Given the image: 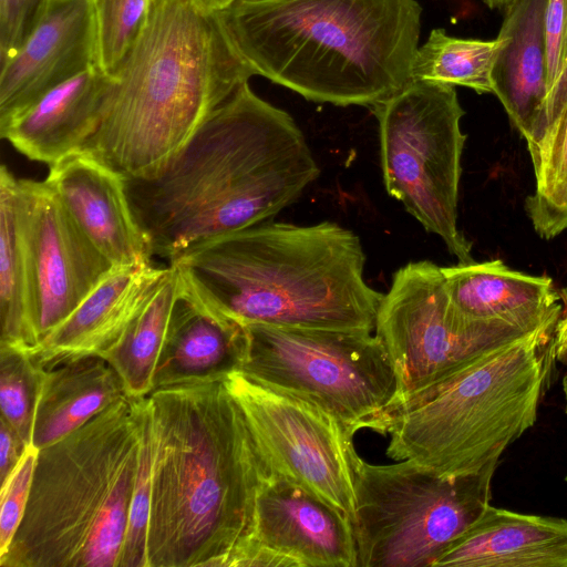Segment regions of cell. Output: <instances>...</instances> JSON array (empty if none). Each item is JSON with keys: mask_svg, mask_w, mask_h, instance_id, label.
Here are the masks:
<instances>
[{"mask_svg": "<svg viewBox=\"0 0 567 567\" xmlns=\"http://www.w3.org/2000/svg\"><path fill=\"white\" fill-rule=\"evenodd\" d=\"M38 449L30 444L9 480L0 486V557H2L23 518L27 507Z\"/></svg>", "mask_w": 567, "mask_h": 567, "instance_id": "obj_31", "label": "cell"}, {"mask_svg": "<svg viewBox=\"0 0 567 567\" xmlns=\"http://www.w3.org/2000/svg\"><path fill=\"white\" fill-rule=\"evenodd\" d=\"M513 0H483L489 9H505Z\"/></svg>", "mask_w": 567, "mask_h": 567, "instance_id": "obj_39", "label": "cell"}, {"mask_svg": "<svg viewBox=\"0 0 567 567\" xmlns=\"http://www.w3.org/2000/svg\"><path fill=\"white\" fill-rule=\"evenodd\" d=\"M147 567H221L271 473L224 380L154 390Z\"/></svg>", "mask_w": 567, "mask_h": 567, "instance_id": "obj_2", "label": "cell"}, {"mask_svg": "<svg viewBox=\"0 0 567 567\" xmlns=\"http://www.w3.org/2000/svg\"><path fill=\"white\" fill-rule=\"evenodd\" d=\"M96 64L92 0H47L23 44L1 63L0 125L51 89Z\"/></svg>", "mask_w": 567, "mask_h": 567, "instance_id": "obj_14", "label": "cell"}, {"mask_svg": "<svg viewBox=\"0 0 567 567\" xmlns=\"http://www.w3.org/2000/svg\"><path fill=\"white\" fill-rule=\"evenodd\" d=\"M564 339H567V313L561 316V318L559 319L554 336L555 342L561 341Z\"/></svg>", "mask_w": 567, "mask_h": 567, "instance_id": "obj_37", "label": "cell"}, {"mask_svg": "<svg viewBox=\"0 0 567 567\" xmlns=\"http://www.w3.org/2000/svg\"><path fill=\"white\" fill-rule=\"evenodd\" d=\"M182 289L178 270L167 265L164 276L120 339L101 357L118 373L131 398L153 391V378L168 321Z\"/></svg>", "mask_w": 567, "mask_h": 567, "instance_id": "obj_25", "label": "cell"}, {"mask_svg": "<svg viewBox=\"0 0 567 567\" xmlns=\"http://www.w3.org/2000/svg\"><path fill=\"white\" fill-rule=\"evenodd\" d=\"M18 218L41 342L114 266L44 181L18 179Z\"/></svg>", "mask_w": 567, "mask_h": 567, "instance_id": "obj_13", "label": "cell"}, {"mask_svg": "<svg viewBox=\"0 0 567 567\" xmlns=\"http://www.w3.org/2000/svg\"><path fill=\"white\" fill-rule=\"evenodd\" d=\"M152 419L146 396L142 413L140 462L118 567H147V537L152 505Z\"/></svg>", "mask_w": 567, "mask_h": 567, "instance_id": "obj_30", "label": "cell"}, {"mask_svg": "<svg viewBox=\"0 0 567 567\" xmlns=\"http://www.w3.org/2000/svg\"><path fill=\"white\" fill-rule=\"evenodd\" d=\"M498 463L480 473L441 476L409 460L354 463L352 522L360 567L433 566L492 498Z\"/></svg>", "mask_w": 567, "mask_h": 567, "instance_id": "obj_8", "label": "cell"}, {"mask_svg": "<svg viewBox=\"0 0 567 567\" xmlns=\"http://www.w3.org/2000/svg\"><path fill=\"white\" fill-rule=\"evenodd\" d=\"M567 104V60L548 91L544 113V130ZM544 132V131H543Z\"/></svg>", "mask_w": 567, "mask_h": 567, "instance_id": "obj_35", "label": "cell"}, {"mask_svg": "<svg viewBox=\"0 0 567 567\" xmlns=\"http://www.w3.org/2000/svg\"><path fill=\"white\" fill-rule=\"evenodd\" d=\"M251 76L214 14L193 0H151L83 152L124 179L153 177Z\"/></svg>", "mask_w": 567, "mask_h": 567, "instance_id": "obj_5", "label": "cell"}, {"mask_svg": "<svg viewBox=\"0 0 567 567\" xmlns=\"http://www.w3.org/2000/svg\"><path fill=\"white\" fill-rule=\"evenodd\" d=\"M372 110L388 194L427 233L441 237L460 264L473 262L472 244L457 226L466 135L454 85L411 80Z\"/></svg>", "mask_w": 567, "mask_h": 567, "instance_id": "obj_10", "label": "cell"}, {"mask_svg": "<svg viewBox=\"0 0 567 567\" xmlns=\"http://www.w3.org/2000/svg\"><path fill=\"white\" fill-rule=\"evenodd\" d=\"M567 567V518L486 507L433 567Z\"/></svg>", "mask_w": 567, "mask_h": 567, "instance_id": "obj_22", "label": "cell"}, {"mask_svg": "<svg viewBox=\"0 0 567 567\" xmlns=\"http://www.w3.org/2000/svg\"><path fill=\"white\" fill-rule=\"evenodd\" d=\"M545 34L549 91L567 60V0H547Z\"/></svg>", "mask_w": 567, "mask_h": 567, "instance_id": "obj_33", "label": "cell"}, {"mask_svg": "<svg viewBox=\"0 0 567 567\" xmlns=\"http://www.w3.org/2000/svg\"><path fill=\"white\" fill-rule=\"evenodd\" d=\"M44 182L115 268L152 261L116 172L81 151L49 166Z\"/></svg>", "mask_w": 567, "mask_h": 567, "instance_id": "obj_16", "label": "cell"}, {"mask_svg": "<svg viewBox=\"0 0 567 567\" xmlns=\"http://www.w3.org/2000/svg\"><path fill=\"white\" fill-rule=\"evenodd\" d=\"M47 0H0V62L12 56L38 22Z\"/></svg>", "mask_w": 567, "mask_h": 567, "instance_id": "obj_32", "label": "cell"}, {"mask_svg": "<svg viewBox=\"0 0 567 567\" xmlns=\"http://www.w3.org/2000/svg\"><path fill=\"white\" fill-rule=\"evenodd\" d=\"M547 0H513L496 37L492 90L527 144L544 131L548 94L545 10Z\"/></svg>", "mask_w": 567, "mask_h": 567, "instance_id": "obj_20", "label": "cell"}, {"mask_svg": "<svg viewBox=\"0 0 567 567\" xmlns=\"http://www.w3.org/2000/svg\"><path fill=\"white\" fill-rule=\"evenodd\" d=\"M115 369L101 355H85L44 369L32 444L48 446L126 396Z\"/></svg>", "mask_w": 567, "mask_h": 567, "instance_id": "obj_23", "label": "cell"}, {"mask_svg": "<svg viewBox=\"0 0 567 567\" xmlns=\"http://www.w3.org/2000/svg\"><path fill=\"white\" fill-rule=\"evenodd\" d=\"M44 368L27 351L0 346V408L3 417L28 445Z\"/></svg>", "mask_w": 567, "mask_h": 567, "instance_id": "obj_28", "label": "cell"}, {"mask_svg": "<svg viewBox=\"0 0 567 567\" xmlns=\"http://www.w3.org/2000/svg\"><path fill=\"white\" fill-rule=\"evenodd\" d=\"M374 331L395 371L394 402L532 333L503 320L463 315L450 299L441 267L427 260L409 262L395 271Z\"/></svg>", "mask_w": 567, "mask_h": 567, "instance_id": "obj_11", "label": "cell"}, {"mask_svg": "<svg viewBox=\"0 0 567 567\" xmlns=\"http://www.w3.org/2000/svg\"><path fill=\"white\" fill-rule=\"evenodd\" d=\"M239 0H193L199 11L205 14H215L220 12Z\"/></svg>", "mask_w": 567, "mask_h": 567, "instance_id": "obj_36", "label": "cell"}, {"mask_svg": "<svg viewBox=\"0 0 567 567\" xmlns=\"http://www.w3.org/2000/svg\"><path fill=\"white\" fill-rule=\"evenodd\" d=\"M97 34V65L114 76L138 39L151 0H92Z\"/></svg>", "mask_w": 567, "mask_h": 567, "instance_id": "obj_29", "label": "cell"}, {"mask_svg": "<svg viewBox=\"0 0 567 567\" xmlns=\"http://www.w3.org/2000/svg\"><path fill=\"white\" fill-rule=\"evenodd\" d=\"M168 264L200 300L241 324L373 332L384 296L364 280L358 235L332 221L266 220Z\"/></svg>", "mask_w": 567, "mask_h": 567, "instance_id": "obj_3", "label": "cell"}, {"mask_svg": "<svg viewBox=\"0 0 567 567\" xmlns=\"http://www.w3.org/2000/svg\"><path fill=\"white\" fill-rule=\"evenodd\" d=\"M249 536L293 567H359L351 520L277 475L266 478L257 493Z\"/></svg>", "mask_w": 567, "mask_h": 567, "instance_id": "obj_15", "label": "cell"}, {"mask_svg": "<svg viewBox=\"0 0 567 567\" xmlns=\"http://www.w3.org/2000/svg\"><path fill=\"white\" fill-rule=\"evenodd\" d=\"M441 269L451 301L466 317L555 332L563 306L550 278L516 271L499 259Z\"/></svg>", "mask_w": 567, "mask_h": 567, "instance_id": "obj_21", "label": "cell"}, {"mask_svg": "<svg viewBox=\"0 0 567 567\" xmlns=\"http://www.w3.org/2000/svg\"><path fill=\"white\" fill-rule=\"evenodd\" d=\"M566 482H567V476H566Z\"/></svg>", "mask_w": 567, "mask_h": 567, "instance_id": "obj_41", "label": "cell"}, {"mask_svg": "<svg viewBox=\"0 0 567 567\" xmlns=\"http://www.w3.org/2000/svg\"><path fill=\"white\" fill-rule=\"evenodd\" d=\"M113 84L114 76L96 64L0 125V136L27 158L51 166L83 151L97 130Z\"/></svg>", "mask_w": 567, "mask_h": 567, "instance_id": "obj_17", "label": "cell"}, {"mask_svg": "<svg viewBox=\"0 0 567 567\" xmlns=\"http://www.w3.org/2000/svg\"><path fill=\"white\" fill-rule=\"evenodd\" d=\"M245 350L244 324L210 308L182 280L156 363L153 391L224 380L238 371Z\"/></svg>", "mask_w": 567, "mask_h": 567, "instance_id": "obj_19", "label": "cell"}, {"mask_svg": "<svg viewBox=\"0 0 567 567\" xmlns=\"http://www.w3.org/2000/svg\"><path fill=\"white\" fill-rule=\"evenodd\" d=\"M554 346L555 358L567 365V339L557 342L554 341Z\"/></svg>", "mask_w": 567, "mask_h": 567, "instance_id": "obj_38", "label": "cell"}, {"mask_svg": "<svg viewBox=\"0 0 567 567\" xmlns=\"http://www.w3.org/2000/svg\"><path fill=\"white\" fill-rule=\"evenodd\" d=\"M224 383L240 408L271 475L302 487L351 523L355 511L354 433L318 405L238 371Z\"/></svg>", "mask_w": 567, "mask_h": 567, "instance_id": "obj_12", "label": "cell"}, {"mask_svg": "<svg viewBox=\"0 0 567 567\" xmlns=\"http://www.w3.org/2000/svg\"><path fill=\"white\" fill-rule=\"evenodd\" d=\"M527 148L535 190L524 208L536 234L549 240L567 230V104Z\"/></svg>", "mask_w": 567, "mask_h": 567, "instance_id": "obj_26", "label": "cell"}, {"mask_svg": "<svg viewBox=\"0 0 567 567\" xmlns=\"http://www.w3.org/2000/svg\"><path fill=\"white\" fill-rule=\"evenodd\" d=\"M563 393L565 399V411L567 414V373L563 378Z\"/></svg>", "mask_w": 567, "mask_h": 567, "instance_id": "obj_40", "label": "cell"}, {"mask_svg": "<svg viewBox=\"0 0 567 567\" xmlns=\"http://www.w3.org/2000/svg\"><path fill=\"white\" fill-rule=\"evenodd\" d=\"M0 346L31 353L39 344L19 218L18 179L0 168Z\"/></svg>", "mask_w": 567, "mask_h": 567, "instance_id": "obj_24", "label": "cell"}, {"mask_svg": "<svg viewBox=\"0 0 567 567\" xmlns=\"http://www.w3.org/2000/svg\"><path fill=\"white\" fill-rule=\"evenodd\" d=\"M498 48L497 39H462L433 29L419 45L412 80L462 85L478 94L493 93L492 68Z\"/></svg>", "mask_w": 567, "mask_h": 567, "instance_id": "obj_27", "label": "cell"}, {"mask_svg": "<svg viewBox=\"0 0 567 567\" xmlns=\"http://www.w3.org/2000/svg\"><path fill=\"white\" fill-rule=\"evenodd\" d=\"M421 14L416 0H239L214 16L252 75L373 107L412 80Z\"/></svg>", "mask_w": 567, "mask_h": 567, "instance_id": "obj_4", "label": "cell"}, {"mask_svg": "<svg viewBox=\"0 0 567 567\" xmlns=\"http://www.w3.org/2000/svg\"><path fill=\"white\" fill-rule=\"evenodd\" d=\"M238 372L307 400L354 434L374 429L398 395L392 361L377 334L246 323Z\"/></svg>", "mask_w": 567, "mask_h": 567, "instance_id": "obj_9", "label": "cell"}, {"mask_svg": "<svg viewBox=\"0 0 567 567\" xmlns=\"http://www.w3.org/2000/svg\"><path fill=\"white\" fill-rule=\"evenodd\" d=\"M145 398L126 395L38 451L24 515L0 567H118Z\"/></svg>", "mask_w": 567, "mask_h": 567, "instance_id": "obj_6", "label": "cell"}, {"mask_svg": "<svg viewBox=\"0 0 567 567\" xmlns=\"http://www.w3.org/2000/svg\"><path fill=\"white\" fill-rule=\"evenodd\" d=\"M319 167L291 115L240 85L153 177L124 179L152 258L270 220Z\"/></svg>", "mask_w": 567, "mask_h": 567, "instance_id": "obj_1", "label": "cell"}, {"mask_svg": "<svg viewBox=\"0 0 567 567\" xmlns=\"http://www.w3.org/2000/svg\"><path fill=\"white\" fill-rule=\"evenodd\" d=\"M28 444L17 431L0 416V480L1 486L9 480L21 462Z\"/></svg>", "mask_w": 567, "mask_h": 567, "instance_id": "obj_34", "label": "cell"}, {"mask_svg": "<svg viewBox=\"0 0 567 567\" xmlns=\"http://www.w3.org/2000/svg\"><path fill=\"white\" fill-rule=\"evenodd\" d=\"M555 332L499 347L444 381L393 402L373 431L386 455L441 476L480 473L534 426L555 358Z\"/></svg>", "mask_w": 567, "mask_h": 567, "instance_id": "obj_7", "label": "cell"}, {"mask_svg": "<svg viewBox=\"0 0 567 567\" xmlns=\"http://www.w3.org/2000/svg\"><path fill=\"white\" fill-rule=\"evenodd\" d=\"M166 269L153 261L114 267L29 354L44 369L80 357L102 355L120 339Z\"/></svg>", "mask_w": 567, "mask_h": 567, "instance_id": "obj_18", "label": "cell"}]
</instances>
